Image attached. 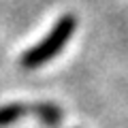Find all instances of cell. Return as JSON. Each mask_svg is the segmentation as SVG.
<instances>
[{"label": "cell", "instance_id": "cell-1", "mask_svg": "<svg viewBox=\"0 0 128 128\" xmlns=\"http://www.w3.org/2000/svg\"><path fill=\"white\" fill-rule=\"evenodd\" d=\"M75 28H77L75 15H62L54 24V28L43 36L41 43H36V45L30 47L28 51H24L22 60H19L22 68H38L43 64H47L49 60H54L64 49V45L70 41Z\"/></svg>", "mask_w": 128, "mask_h": 128}, {"label": "cell", "instance_id": "cell-3", "mask_svg": "<svg viewBox=\"0 0 128 128\" xmlns=\"http://www.w3.org/2000/svg\"><path fill=\"white\" fill-rule=\"evenodd\" d=\"M26 113H30V105H24V102H9V105H2L0 107V128L15 124Z\"/></svg>", "mask_w": 128, "mask_h": 128}, {"label": "cell", "instance_id": "cell-2", "mask_svg": "<svg viewBox=\"0 0 128 128\" xmlns=\"http://www.w3.org/2000/svg\"><path fill=\"white\" fill-rule=\"evenodd\" d=\"M30 113L34 115V118H38V122L45 124V126H49V128L58 126V124L62 122V118H64V111L60 109L56 102H45V100L30 105Z\"/></svg>", "mask_w": 128, "mask_h": 128}]
</instances>
